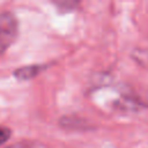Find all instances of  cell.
Returning <instances> with one entry per match:
<instances>
[{
  "mask_svg": "<svg viewBox=\"0 0 148 148\" xmlns=\"http://www.w3.org/2000/svg\"><path fill=\"white\" fill-rule=\"evenodd\" d=\"M17 21L10 12L0 13V54H2L17 36Z\"/></svg>",
  "mask_w": 148,
  "mask_h": 148,
  "instance_id": "1",
  "label": "cell"
},
{
  "mask_svg": "<svg viewBox=\"0 0 148 148\" xmlns=\"http://www.w3.org/2000/svg\"><path fill=\"white\" fill-rule=\"evenodd\" d=\"M49 67V64H39V65H29L24 67H20L13 72V75L18 80H30Z\"/></svg>",
  "mask_w": 148,
  "mask_h": 148,
  "instance_id": "2",
  "label": "cell"
},
{
  "mask_svg": "<svg viewBox=\"0 0 148 148\" xmlns=\"http://www.w3.org/2000/svg\"><path fill=\"white\" fill-rule=\"evenodd\" d=\"M8 148H45V146L39 142H35V141H22Z\"/></svg>",
  "mask_w": 148,
  "mask_h": 148,
  "instance_id": "3",
  "label": "cell"
},
{
  "mask_svg": "<svg viewBox=\"0 0 148 148\" xmlns=\"http://www.w3.org/2000/svg\"><path fill=\"white\" fill-rule=\"evenodd\" d=\"M56 3V6L59 8V9H61V10H73L76 6H77V2L76 1H64V0H61V1H57V2H54Z\"/></svg>",
  "mask_w": 148,
  "mask_h": 148,
  "instance_id": "4",
  "label": "cell"
},
{
  "mask_svg": "<svg viewBox=\"0 0 148 148\" xmlns=\"http://www.w3.org/2000/svg\"><path fill=\"white\" fill-rule=\"evenodd\" d=\"M12 135V131L10 128L6 127V126H0V146L3 145Z\"/></svg>",
  "mask_w": 148,
  "mask_h": 148,
  "instance_id": "5",
  "label": "cell"
}]
</instances>
